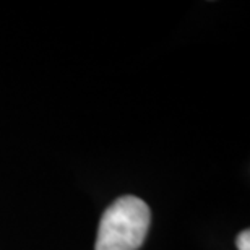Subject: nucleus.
<instances>
[{"label":"nucleus","instance_id":"f257e3e1","mask_svg":"<svg viewBox=\"0 0 250 250\" xmlns=\"http://www.w3.org/2000/svg\"><path fill=\"white\" fill-rule=\"evenodd\" d=\"M149 223L151 211L143 200L132 195L117 198L99 221L96 250H138Z\"/></svg>","mask_w":250,"mask_h":250},{"label":"nucleus","instance_id":"f03ea898","mask_svg":"<svg viewBox=\"0 0 250 250\" xmlns=\"http://www.w3.org/2000/svg\"><path fill=\"white\" fill-rule=\"evenodd\" d=\"M236 246L239 250H250V231L246 229L237 236L236 239Z\"/></svg>","mask_w":250,"mask_h":250}]
</instances>
